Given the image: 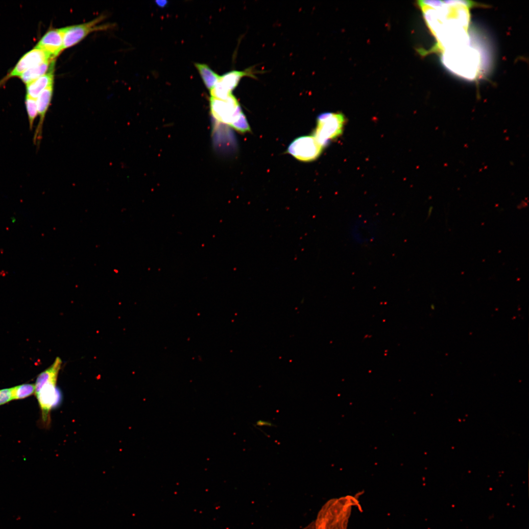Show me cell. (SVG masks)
I'll return each mask as SVG.
<instances>
[{"mask_svg": "<svg viewBox=\"0 0 529 529\" xmlns=\"http://www.w3.org/2000/svg\"><path fill=\"white\" fill-rule=\"evenodd\" d=\"M345 123L343 114L327 112L320 114L317 118V125L313 136L323 147L329 141L339 136Z\"/></svg>", "mask_w": 529, "mask_h": 529, "instance_id": "7a4b0ae2", "label": "cell"}, {"mask_svg": "<svg viewBox=\"0 0 529 529\" xmlns=\"http://www.w3.org/2000/svg\"><path fill=\"white\" fill-rule=\"evenodd\" d=\"M65 27L50 29L41 38L36 46L54 59L63 50Z\"/></svg>", "mask_w": 529, "mask_h": 529, "instance_id": "52a82bcc", "label": "cell"}, {"mask_svg": "<svg viewBox=\"0 0 529 529\" xmlns=\"http://www.w3.org/2000/svg\"><path fill=\"white\" fill-rule=\"evenodd\" d=\"M256 425H257L258 426H274V424H273L272 423H271V422H270L269 421L262 420H258L257 421L256 423Z\"/></svg>", "mask_w": 529, "mask_h": 529, "instance_id": "e0dca14e", "label": "cell"}, {"mask_svg": "<svg viewBox=\"0 0 529 529\" xmlns=\"http://www.w3.org/2000/svg\"><path fill=\"white\" fill-rule=\"evenodd\" d=\"M156 2L157 3V4L160 7H164L167 3V1L166 0H157L156 1Z\"/></svg>", "mask_w": 529, "mask_h": 529, "instance_id": "ac0fdd59", "label": "cell"}, {"mask_svg": "<svg viewBox=\"0 0 529 529\" xmlns=\"http://www.w3.org/2000/svg\"><path fill=\"white\" fill-rule=\"evenodd\" d=\"M25 105L28 116L29 127L30 130H31L33 127L34 120L38 115L36 99L26 95Z\"/></svg>", "mask_w": 529, "mask_h": 529, "instance_id": "9a60e30c", "label": "cell"}, {"mask_svg": "<svg viewBox=\"0 0 529 529\" xmlns=\"http://www.w3.org/2000/svg\"><path fill=\"white\" fill-rule=\"evenodd\" d=\"M54 63L45 74L26 84V95L37 99L40 93L53 83Z\"/></svg>", "mask_w": 529, "mask_h": 529, "instance_id": "9c48e42d", "label": "cell"}, {"mask_svg": "<svg viewBox=\"0 0 529 529\" xmlns=\"http://www.w3.org/2000/svg\"><path fill=\"white\" fill-rule=\"evenodd\" d=\"M210 105L212 115L216 121L228 124L232 128L245 117L239 102L233 95L226 99L211 97Z\"/></svg>", "mask_w": 529, "mask_h": 529, "instance_id": "6da1fadb", "label": "cell"}, {"mask_svg": "<svg viewBox=\"0 0 529 529\" xmlns=\"http://www.w3.org/2000/svg\"><path fill=\"white\" fill-rule=\"evenodd\" d=\"M323 147L313 136H304L293 141L287 152L299 161L309 162L319 157Z\"/></svg>", "mask_w": 529, "mask_h": 529, "instance_id": "3957f363", "label": "cell"}, {"mask_svg": "<svg viewBox=\"0 0 529 529\" xmlns=\"http://www.w3.org/2000/svg\"><path fill=\"white\" fill-rule=\"evenodd\" d=\"M62 363L61 359L57 357L50 367L38 375L35 384V393H37L47 383L57 381Z\"/></svg>", "mask_w": 529, "mask_h": 529, "instance_id": "30bf717a", "label": "cell"}, {"mask_svg": "<svg viewBox=\"0 0 529 529\" xmlns=\"http://www.w3.org/2000/svg\"><path fill=\"white\" fill-rule=\"evenodd\" d=\"M250 72V70H247L232 71L228 72L220 76L216 83L227 92L232 93V91L237 86L240 80L243 76L247 75L252 76Z\"/></svg>", "mask_w": 529, "mask_h": 529, "instance_id": "8fae6325", "label": "cell"}, {"mask_svg": "<svg viewBox=\"0 0 529 529\" xmlns=\"http://www.w3.org/2000/svg\"><path fill=\"white\" fill-rule=\"evenodd\" d=\"M47 52L36 46L24 54L7 75L6 79L13 77H20L27 70L44 62L53 60Z\"/></svg>", "mask_w": 529, "mask_h": 529, "instance_id": "8992f818", "label": "cell"}, {"mask_svg": "<svg viewBox=\"0 0 529 529\" xmlns=\"http://www.w3.org/2000/svg\"><path fill=\"white\" fill-rule=\"evenodd\" d=\"M35 385L25 384L11 387L13 400L25 398L35 393Z\"/></svg>", "mask_w": 529, "mask_h": 529, "instance_id": "5bb4252c", "label": "cell"}, {"mask_svg": "<svg viewBox=\"0 0 529 529\" xmlns=\"http://www.w3.org/2000/svg\"><path fill=\"white\" fill-rule=\"evenodd\" d=\"M56 382L53 381L47 383L35 393L41 409L42 420L46 424L49 423L51 409L58 403L61 398Z\"/></svg>", "mask_w": 529, "mask_h": 529, "instance_id": "5b68a950", "label": "cell"}, {"mask_svg": "<svg viewBox=\"0 0 529 529\" xmlns=\"http://www.w3.org/2000/svg\"><path fill=\"white\" fill-rule=\"evenodd\" d=\"M12 400L11 388L0 390V405L5 404Z\"/></svg>", "mask_w": 529, "mask_h": 529, "instance_id": "2e32d148", "label": "cell"}, {"mask_svg": "<svg viewBox=\"0 0 529 529\" xmlns=\"http://www.w3.org/2000/svg\"><path fill=\"white\" fill-rule=\"evenodd\" d=\"M104 19V16L102 15L86 23L65 27L64 49L75 45L92 32L109 28L110 26L99 24Z\"/></svg>", "mask_w": 529, "mask_h": 529, "instance_id": "277c9868", "label": "cell"}, {"mask_svg": "<svg viewBox=\"0 0 529 529\" xmlns=\"http://www.w3.org/2000/svg\"><path fill=\"white\" fill-rule=\"evenodd\" d=\"M53 63L54 60H50L30 68L24 72L20 77L27 84L48 72Z\"/></svg>", "mask_w": 529, "mask_h": 529, "instance_id": "7c38bea8", "label": "cell"}, {"mask_svg": "<svg viewBox=\"0 0 529 529\" xmlns=\"http://www.w3.org/2000/svg\"><path fill=\"white\" fill-rule=\"evenodd\" d=\"M194 65L206 88L209 90L212 89L219 80L220 76L206 64L196 63Z\"/></svg>", "mask_w": 529, "mask_h": 529, "instance_id": "4fadbf2b", "label": "cell"}, {"mask_svg": "<svg viewBox=\"0 0 529 529\" xmlns=\"http://www.w3.org/2000/svg\"><path fill=\"white\" fill-rule=\"evenodd\" d=\"M53 89V83L44 90L36 99L39 120L33 136L34 144L39 146L42 138V132L45 116L50 104Z\"/></svg>", "mask_w": 529, "mask_h": 529, "instance_id": "ba28073f", "label": "cell"}, {"mask_svg": "<svg viewBox=\"0 0 529 529\" xmlns=\"http://www.w3.org/2000/svg\"><path fill=\"white\" fill-rule=\"evenodd\" d=\"M16 220V219L14 217H12L11 221H12V222H14Z\"/></svg>", "mask_w": 529, "mask_h": 529, "instance_id": "d6986e66", "label": "cell"}]
</instances>
